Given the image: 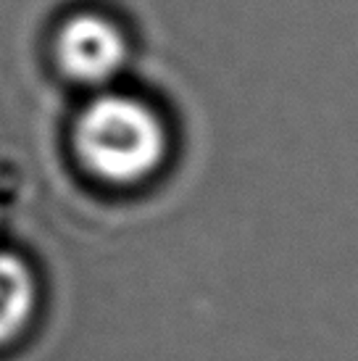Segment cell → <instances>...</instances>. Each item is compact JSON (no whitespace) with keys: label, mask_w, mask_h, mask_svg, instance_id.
<instances>
[{"label":"cell","mask_w":358,"mask_h":361,"mask_svg":"<svg viewBox=\"0 0 358 361\" xmlns=\"http://www.w3.org/2000/svg\"><path fill=\"white\" fill-rule=\"evenodd\" d=\"M58 63L71 80L85 85L109 82L127 61V40L111 19L80 13L58 32Z\"/></svg>","instance_id":"2"},{"label":"cell","mask_w":358,"mask_h":361,"mask_svg":"<svg viewBox=\"0 0 358 361\" xmlns=\"http://www.w3.org/2000/svg\"><path fill=\"white\" fill-rule=\"evenodd\" d=\"M74 145L95 177L113 185H132L161 166L166 156V132L150 106L111 92L82 111Z\"/></svg>","instance_id":"1"},{"label":"cell","mask_w":358,"mask_h":361,"mask_svg":"<svg viewBox=\"0 0 358 361\" xmlns=\"http://www.w3.org/2000/svg\"><path fill=\"white\" fill-rule=\"evenodd\" d=\"M37 306V282L27 261L0 251V343L13 341Z\"/></svg>","instance_id":"3"}]
</instances>
